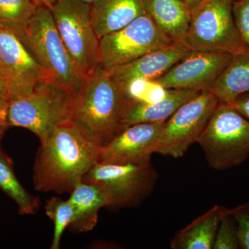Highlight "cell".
Here are the masks:
<instances>
[{"instance_id":"1","label":"cell","mask_w":249,"mask_h":249,"mask_svg":"<svg viewBox=\"0 0 249 249\" xmlns=\"http://www.w3.org/2000/svg\"><path fill=\"white\" fill-rule=\"evenodd\" d=\"M101 147L91 132L73 119L58 124L40 142L34 168L39 192L71 193L98 162Z\"/></svg>"},{"instance_id":"2","label":"cell","mask_w":249,"mask_h":249,"mask_svg":"<svg viewBox=\"0 0 249 249\" xmlns=\"http://www.w3.org/2000/svg\"><path fill=\"white\" fill-rule=\"evenodd\" d=\"M127 98L122 87L99 64L86 76L72 119L86 127L101 148L124 129L122 117Z\"/></svg>"},{"instance_id":"3","label":"cell","mask_w":249,"mask_h":249,"mask_svg":"<svg viewBox=\"0 0 249 249\" xmlns=\"http://www.w3.org/2000/svg\"><path fill=\"white\" fill-rule=\"evenodd\" d=\"M76 100L52 75L27 94L11 98L10 127H23L43 142L62 121L73 119Z\"/></svg>"},{"instance_id":"4","label":"cell","mask_w":249,"mask_h":249,"mask_svg":"<svg viewBox=\"0 0 249 249\" xmlns=\"http://www.w3.org/2000/svg\"><path fill=\"white\" fill-rule=\"evenodd\" d=\"M19 38L36 61L76 100L84 87L86 77L78 71L67 52L51 9L37 6Z\"/></svg>"},{"instance_id":"5","label":"cell","mask_w":249,"mask_h":249,"mask_svg":"<svg viewBox=\"0 0 249 249\" xmlns=\"http://www.w3.org/2000/svg\"><path fill=\"white\" fill-rule=\"evenodd\" d=\"M196 143L213 169L239 166L249 158V120L230 105L220 102Z\"/></svg>"},{"instance_id":"6","label":"cell","mask_w":249,"mask_h":249,"mask_svg":"<svg viewBox=\"0 0 249 249\" xmlns=\"http://www.w3.org/2000/svg\"><path fill=\"white\" fill-rule=\"evenodd\" d=\"M158 174L152 163L144 165L96 163L83 181L99 187L111 209L137 207L150 196Z\"/></svg>"},{"instance_id":"7","label":"cell","mask_w":249,"mask_h":249,"mask_svg":"<svg viewBox=\"0 0 249 249\" xmlns=\"http://www.w3.org/2000/svg\"><path fill=\"white\" fill-rule=\"evenodd\" d=\"M51 11L75 66L86 77L100 64V38L93 27L91 5L81 0H57Z\"/></svg>"},{"instance_id":"8","label":"cell","mask_w":249,"mask_h":249,"mask_svg":"<svg viewBox=\"0 0 249 249\" xmlns=\"http://www.w3.org/2000/svg\"><path fill=\"white\" fill-rule=\"evenodd\" d=\"M233 0H204L192 11L183 44L190 50L234 53L245 47L232 15Z\"/></svg>"},{"instance_id":"9","label":"cell","mask_w":249,"mask_h":249,"mask_svg":"<svg viewBox=\"0 0 249 249\" xmlns=\"http://www.w3.org/2000/svg\"><path fill=\"white\" fill-rule=\"evenodd\" d=\"M219 103L211 91H201L181 105L165 121L156 153L183 157L197 142Z\"/></svg>"},{"instance_id":"10","label":"cell","mask_w":249,"mask_h":249,"mask_svg":"<svg viewBox=\"0 0 249 249\" xmlns=\"http://www.w3.org/2000/svg\"><path fill=\"white\" fill-rule=\"evenodd\" d=\"M173 42L145 14L100 38V65L106 70L126 65Z\"/></svg>"},{"instance_id":"11","label":"cell","mask_w":249,"mask_h":249,"mask_svg":"<svg viewBox=\"0 0 249 249\" xmlns=\"http://www.w3.org/2000/svg\"><path fill=\"white\" fill-rule=\"evenodd\" d=\"M51 75L36 61L18 36L0 29V76L10 100L31 92Z\"/></svg>"},{"instance_id":"12","label":"cell","mask_w":249,"mask_h":249,"mask_svg":"<svg viewBox=\"0 0 249 249\" xmlns=\"http://www.w3.org/2000/svg\"><path fill=\"white\" fill-rule=\"evenodd\" d=\"M232 58L229 52L191 51L155 81L167 89L210 91Z\"/></svg>"},{"instance_id":"13","label":"cell","mask_w":249,"mask_h":249,"mask_svg":"<svg viewBox=\"0 0 249 249\" xmlns=\"http://www.w3.org/2000/svg\"><path fill=\"white\" fill-rule=\"evenodd\" d=\"M165 122L134 124L126 127L107 145L101 147L98 162L121 165L151 163Z\"/></svg>"},{"instance_id":"14","label":"cell","mask_w":249,"mask_h":249,"mask_svg":"<svg viewBox=\"0 0 249 249\" xmlns=\"http://www.w3.org/2000/svg\"><path fill=\"white\" fill-rule=\"evenodd\" d=\"M191 50L181 42H173L145 54L126 65L107 70L113 79L121 87L131 80H155L186 57Z\"/></svg>"},{"instance_id":"15","label":"cell","mask_w":249,"mask_h":249,"mask_svg":"<svg viewBox=\"0 0 249 249\" xmlns=\"http://www.w3.org/2000/svg\"><path fill=\"white\" fill-rule=\"evenodd\" d=\"M199 92L196 90L169 89L164 98L153 103L127 98L123 114V125L126 128L134 124L165 122L181 105Z\"/></svg>"},{"instance_id":"16","label":"cell","mask_w":249,"mask_h":249,"mask_svg":"<svg viewBox=\"0 0 249 249\" xmlns=\"http://www.w3.org/2000/svg\"><path fill=\"white\" fill-rule=\"evenodd\" d=\"M145 14V0H96L91 4V19L99 38Z\"/></svg>"},{"instance_id":"17","label":"cell","mask_w":249,"mask_h":249,"mask_svg":"<svg viewBox=\"0 0 249 249\" xmlns=\"http://www.w3.org/2000/svg\"><path fill=\"white\" fill-rule=\"evenodd\" d=\"M68 199L73 209V221L69 227L75 232L92 231L100 210L108 206L107 196L99 187L83 181L75 185Z\"/></svg>"},{"instance_id":"18","label":"cell","mask_w":249,"mask_h":249,"mask_svg":"<svg viewBox=\"0 0 249 249\" xmlns=\"http://www.w3.org/2000/svg\"><path fill=\"white\" fill-rule=\"evenodd\" d=\"M147 14L174 42L183 43L192 10L183 0H145Z\"/></svg>"},{"instance_id":"19","label":"cell","mask_w":249,"mask_h":249,"mask_svg":"<svg viewBox=\"0 0 249 249\" xmlns=\"http://www.w3.org/2000/svg\"><path fill=\"white\" fill-rule=\"evenodd\" d=\"M223 206L215 205L179 231L170 242L173 249H213Z\"/></svg>"},{"instance_id":"20","label":"cell","mask_w":249,"mask_h":249,"mask_svg":"<svg viewBox=\"0 0 249 249\" xmlns=\"http://www.w3.org/2000/svg\"><path fill=\"white\" fill-rule=\"evenodd\" d=\"M219 102L229 103L249 92V47L232 53L231 61L210 90Z\"/></svg>"},{"instance_id":"21","label":"cell","mask_w":249,"mask_h":249,"mask_svg":"<svg viewBox=\"0 0 249 249\" xmlns=\"http://www.w3.org/2000/svg\"><path fill=\"white\" fill-rule=\"evenodd\" d=\"M0 188L12 198L21 214H33L39 209V198L31 196L18 181L11 160L0 151Z\"/></svg>"},{"instance_id":"22","label":"cell","mask_w":249,"mask_h":249,"mask_svg":"<svg viewBox=\"0 0 249 249\" xmlns=\"http://www.w3.org/2000/svg\"><path fill=\"white\" fill-rule=\"evenodd\" d=\"M37 8L31 0H0V29L20 37Z\"/></svg>"},{"instance_id":"23","label":"cell","mask_w":249,"mask_h":249,"mask_svg":"<svg viewBox=\"0 0 249 249\" xmlns=\"http://www.w3.org/2000/svg\"><path fill=\"white\" fill-rule=\"evenodd\" d=\"M46 214L54 224V232L51 249H60L62 234L70 227L73 218V206L69 201L62 198L53 196L47 201L45 205Z\"/></svg>"},{"instance_id":"24","label":"cell","mask_w":249,"mask_h":249,"mask_svg":"<svg viewBox=\"0 0 249 249\" xmlns=\"http://www.w3.org/2000/svg\"><path fill=\"white\" fill-rule=\"evenodd\" d=\"M129 99L145 103L160 101L166 96L169 89L163 88L155 80L134 79L122 87Z\"/></svg>"},{"instance_id":"25","label":"cell","mask_w":249,"mask_h":249,"mask_svg":"<svg viewBox=\"0 0 249 249\" xmlns=\"http://www.w3.org/2000/svg\"><path fill=\"white\" fill-rule=\"evenodd\" d=\"M240 248L237 222L230 209L223 206L213 249H237Z\"/></svg>"},{"instance_id":"26","label":"cell","mask_w":249,"mask_h":249,"mask_svg":"<svg viewBox=\"0 0 249 249\" xmlns=\"http://www.w3.org/2000/svg\"><path fill=\"white\" fill-rule=\"evenodd\" d=\"M232 10L241 40L249 47V0L232 1Z\"/></svg>"},{"instance_id":"27","label":"cell","mask_w":249,"mask_h":249,"mask_svg":"<svg viewBox=\"0 0 249 249\" xmlns=\"http://www.w3.org/2000/svg\"><path fill=\"white\" fill-rule=\"evenodd\" d=\"M229 209L237 222L240 248L249 249V202Z\"/></svg>"},{"instance_id":"28","label":"cell","mask_w":249,"mask_h":249,"mask_svg":"<svg viewBox=\"0 0 249 249\" xmlns=\"http://www.w3.org/2000/svg\"><path fill=\"white\" fill-rule=\"evenodd\" d=\"M228 104L230 105L249 120V92L240 95Z\"/></svg>"},{"instance_id":"29","label":"cell","mask_w":249,"mask_h":249,"mask_svg":"<svg viewBox=\"0 0 249 249\" xmlns=\"http://www.w3.org/2000/svg\"><path fill=\"white\" fill-rule=\"evenodd\" d=\"M9 101L0 98V140L4 135V132L10 127L8 121V109Z\"/></svg>"},{"instance_id":"30","label":"cell","mask_w":249,"mask_h":249,"mask_svg":"<svg viewBox=\"0 0 249 249\" xmlns=\"http://www.w3.org/2000/svg\"><path fill=\"white\" fill-rule=\"evenodd\" d=\"M31 1L37 7V6H46L49 9H52L57 0H31Z\"/></svg>"},{"instance_id":"31","label":"cell","mask_w":249,"mask_h":249,"mask_svg":"<svg viewBox=\"0 0 249 249\" xmlns=\"http://www.w3.org/2000/svg\"><path fill=\"white\" fill-rule=\"evenodd\" d=\"M0 98L10 101L9 93H8L7 89H6V86H5L4 81H3L1 76H0Z\"/></svg>"},{"instance_id":"32","label":"cell","mask_w":249,"mask_h":249,"mask_svg":"<svg viewBox=\"0 0 249 249\" xmlns=\"http://www.w3.org/2000/svg\"><path fill=\"white\" fill-rule=\"evenodd\" d=\"M183 1H184V2L191 8L192 11H193V9H196L198 6H199L204 0H183Z\"/></svg>"},{"instance_id":"33","label":"cell","mask_w":249,"mask_h":249,"mask_svg":"<svg viewBox=\"0 0 249 249\" xmlns=\"http://www.w3.org/2000/svg\"><path fill=\"white\" fill-rule=\"evenodd\" d=\"M81 1H84V2L87 3V4L91 5L92 4L93 2H95L96 0H81Z\"/></svg>"}]
</instances>
